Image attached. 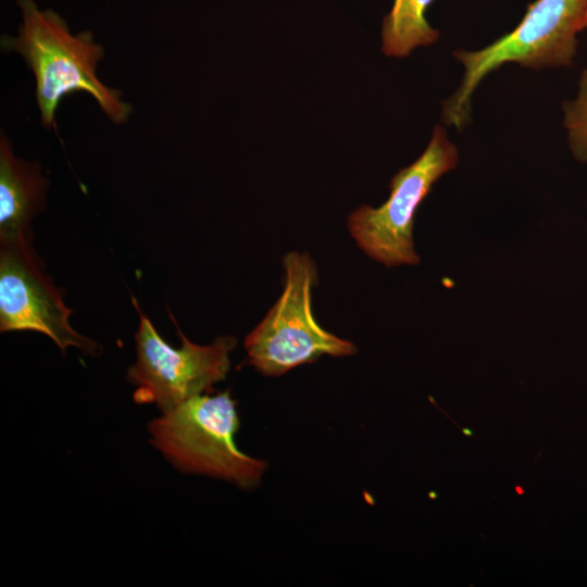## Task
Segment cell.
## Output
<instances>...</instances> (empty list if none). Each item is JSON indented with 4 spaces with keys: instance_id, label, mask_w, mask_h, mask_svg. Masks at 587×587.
I'll return each mask as SVG.
<instances>
[{
    "instance_id": "cell-1",
    "label": "cell",
    "mask_w": 587,
    "mask_h": 587,
    "mask_svg": "<svg viewBox=\"0 0 587 587\" xmlns=\"http://www.w3.org/2000/svg\"><path fill=\"white\" fill-rule=\"evenodd\" d=\"M22 22L16 36L3 35L1 50L16 52L35 77V96L41 125L57 127L55 113L62 99L76 92L90 95L115 125L128 121L134 109L97 76L104 57L91 30L73 34L65 20L51 9L41 10L34 0H17Z\"/></svg>"
},
{
    "instance_id": "cell-2",
    "label": "cell",
    "mask_w": 587,
    "mask_h": 587,
    "mask_svg": "<svg viewBox=\"0 0 587 587\" xmlns=\"http://www.w3.org/2000/svg\"><path fill=\"white\" fill-rule=\"evenodd\" d=\"M585 28L587 0H536L512 32L483 49L455 51L464 75L455 92L442 102L445 125L460 130L469 124L475 89L505 63L536 70L572 65L577 52V35Z\"/></svg>"
},
{
    "instance_id": "cell-3",
    "label": "cell",
    "mask_w": 587,
    "mask_h": 587,
    "mask_svg": "<svg viewBox=\"0 0 587 587\" xmlns=\"http://www.w3.org/2000/svg\"><path fill=\"white\" fill-rule=\"evenodd\" d=\"M238 428L229 391L193 396L148 425L151 445L178 471L252 488L262 479L266 463L237 448Z\"/></svg>"
},
{
    "instance_id": "cell-4",
    "label": "cell",
    "mask_w": 587,
    "mask_h": 587,
    "mask_svg": "<svg viewBox=\"0 0 587 587\" xmlns=\"http://www.w3.org/2000/svg\"><path fill=\"white\" fill-rule=\"evenodd\" d=\"M284 289L264 319L246 337L249 363L261 374L279 376L322 355L348 357L354 344L324 329L312 312L316 264L308 252L283 258Z\"/></svg>"
},
{
    "instance_id": "cell-5",
    "label": "cell",
    "mask_w": 587,
    "mask_h": 587,
    "mask_svg": "<svg viewBox=\"0 0 587 587\" xmlns=\"http://www.w3.org/2000/svg\"><path fill=\"white\" fill-rule=\"evenodd\" d=\"M458 162L457 147L446 129L436 125L420 158L391 178L386 202L378 208L363 204L349 215L347 227L358 247L386 267L419 264L413 238L417 209L434 184Z\"/></svg>"
},
{
    "instance_id": "cell-6",
    "label": "cell",
    "mask_w": 587,
    "mask_h": 587,
    "mask_svg": "<svg viewBox=\"0 0 587 587\" xmlns=\"http://www.w3.org/2000/svg\"><path fill=\"white\" fill-rule=\"evenodd\" d=\"M135 334V363L128 369L127 380L135 387L133 398L138 404H155L161 412L205 391L224 380L230 369L229 352L236 347L233 336L216 338L202 346L190 341L177 329L180 348H173L157 332L141 312Z\"/></svg>"
},
{
    "instance_id": "cell-7",
    "label": "cell",
    "mask_w": 587,
    "mask_h": 587,
    "mask_svg": "<svg viewBox=\"0 0 587 587\" xmlns=\"http://www.w3.org/2000/svg\"><path fill=\"white\" fill-rule=\"evenodd\" d=\"M0 330H34L64 353L70 347L95 355L100 346L70 324L72 310L43 273L32 241L0 243Z\"/></svg>"
},
{
    "instance_id": "cell-8",
    "label": "cell",
    "mask_w": 587,
    "mask_h": 587,
    "mask_svg": "<svg viewBox=\"0 0 587 587\" xmlns=\"http://www.w3.org/2000/svg\"><path fill=\"white\" fill-rule=\"evenodd\" d=\"M49 180L39 162L14 154L0 132V243L32 241V221L45 209Z\"/></svg>"
},
{
    "instance_id": "cell-9",
    "label": "cell",
    "mask_w": 587,
    "mask_h": 587,
    "mask_svg": "<svg viewBox=\"0 0 587 587\" xmlns=\"http://www.w3.org/2000/svg\"><path fill=\"white\" fill-rule=\"evenodd\" d=\"M434 0H395L390 12L383 20L382 51L388 57H408L420 46H430L438 40L439 32L426 17Z\"/></svg>"
},
{
    "instance_id": "cell-10",
    "label": "cell",
    "mask_w": 587,
    "mask_h": 587,
    "mask_svg": "<svg viewBox=\"0 0 587 587\" xmlns=\"http://www.w3.org/2000/svg\"><path fill=\"white\" fill-rule=\"evenodd\" d=\"M563 113L570 149L578 161L587 163V68L580 74L576 98L564 102Z\"/></svg>"
},
{
    "instance_id": "cell-11",
    "label": "cell",
    "mask_w": 587,
    "mask_h": 587,
    "mask_svg": "<svg viewBox=\"0 0 587 587\" xmlns=\"http://www.w3.org/2000/svg\"><path fill=\"white\" fill-rule=\"evenodd\" d=\"M514 490L516 491V494H519L521 496L524 495V492H525V489L520 485H515Z\"/></svg>"
}]
</instances>
